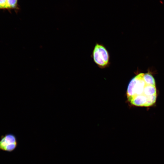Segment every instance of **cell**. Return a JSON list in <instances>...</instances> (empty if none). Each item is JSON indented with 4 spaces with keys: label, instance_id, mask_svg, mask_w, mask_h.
<instances>
[{
    "label": "cell",
    "instance_id": "obj_1",
    "mask_svg": "<svg viewBox=\"0 0 164 164\" xmlns=\"http://www.w3.org/2000/svg\"><path fill=\"white\" fill-rule=\"evenodd\" d=\"M128 101L132 105L149 107L156 101L157 94L155 80L149 73H141L130 81L126 91Z\"/></svg>",
    "mask_w": 164,
    "mask_h": 164
},
{
    "label": "cell",
    "instance_id": "obj_2",
    "mask_svg": "<svg viewBox=\"0 0 164 164\" xmlns=\"http://www.w3.org/2000/svg\"><path fill=\"white\" fill-rule=\"evenodd\" d=\"M91 57L94 62L101 69L108 67L110 64L109 53L105 46L96 43L93 50Z\"/></svg>",
    "mask_w": 164,
    "mask_h": 164
},
{
    "label": "cell",
    "instance_id": "obj_3",
    "mask_svg": "<svg viewBox=\"0 0 164 164\" xmlns=\"http://www.w3.org/2000/svg\"><path fill=\"white\" fill-rule=\"evenodd\" d=\"M18 145L17 138L13 134H6L0 137V151L11 152L16 149Z\"/></svg>",
    "mask_w": 164,
    "mask_h": 164
},
{
    "label": "cell",
    "instance_id": "obj_4",
    "mask_svg": "<svg viewBox=\"0 0 164 164\" xmlns=\"http://www.w3.org/2000/svg\"><path fill=\"white\" fill-rule=\"evenodd\" d=\"M17 0H0V9H12L16 8Z\"/></svg>",
    "mask_w": 164,
    "mask_h": 164
}]
</instances>
